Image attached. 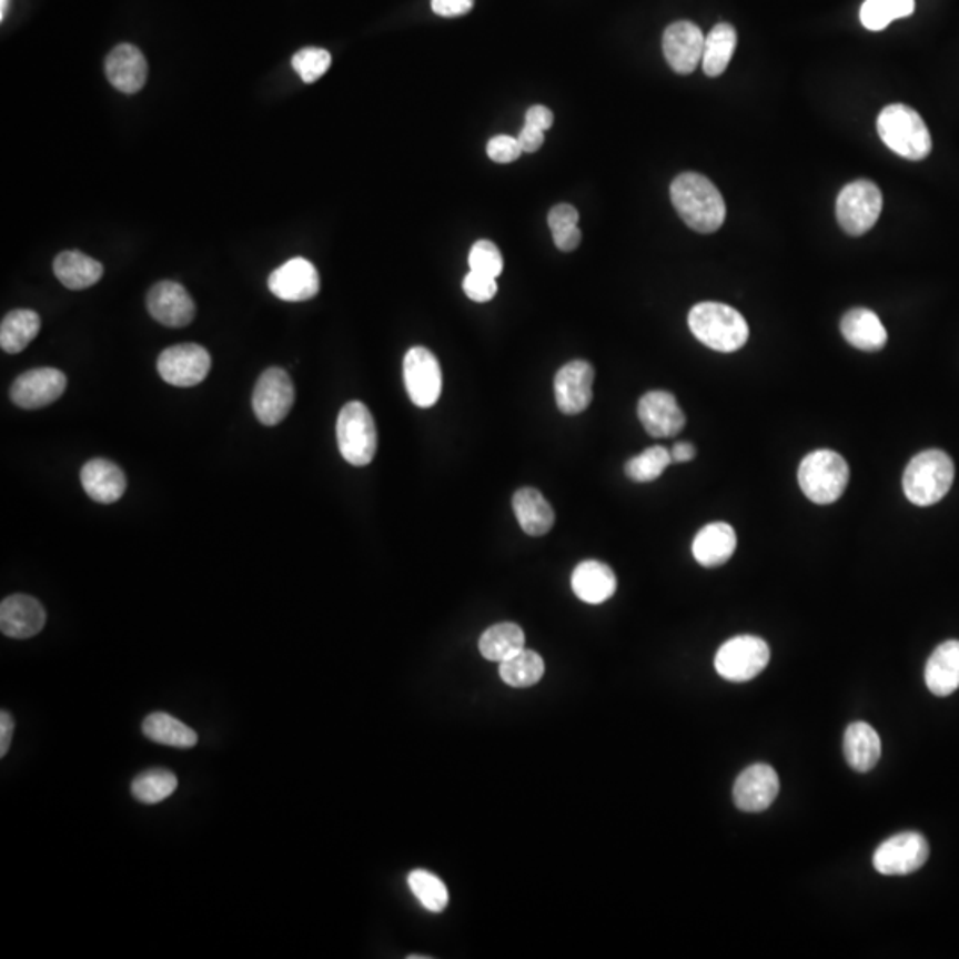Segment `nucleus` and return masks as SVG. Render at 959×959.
<instances>
[{
  "label": "nucleus",
  "instance_id": "1",
  "mask_svg": "<svg viewBox=\"0 0 959 959\" xmlns=\"http://www.w3.org/2000/svg\"><path fill=\"white\" fill-rule=\"evenodd\" d=\"M672 203L686 224L698 233H715L727 215L724 195L709 178L683 173L670 186Z\"/></svg>",
  "mask_w": 959,
  "mask_h": 959
},
{
  "label": "nucleus",
  "instance_id": "2",
  "mask_svg": "<svg viewBox=\"0 0 959 959\" xmlns=\"http://www.w3.org/2000/svg\"><path fill=\"white\" fill-rule=\"evenodd\" d=\"M688 324L698 342L725 354L739 351L750 336L745 316L721 302H700L693 306Z\"/></svg>",
  "mask_w": 959,
  "mask_h": 959
},
{
  "label": "nucleus",
  "instance_id": "3",
  "mask_svg": "<svg viewBox=\"0 0 959 959\" xmlns=\"http://www.w3.org/2000/svg\"><path fill=\"white\" fill-rule=\"evenodd\" d=\"M955 482V462L941 450H926L915 455L902 475V488L917 506L940 502Z\"/></svg>",
  "mask_w": 959,
  "mask_h": 959
},
{
  "label": "nucleus",
  "instance_id": "4",
  "mask_svg": "<svg viewBox=\"0 0 959 959\" xmlns=\"http://www.w3.org/2000/svg\"><path fill=\"white\" fill-rule=\"evenodd\" d=\"M881 141L902 159L923 160L931 153L932 141L922 115L902 103L885 107L878 115Z\"/></svg>",
  "mask_w": 959,
  "mask_h": 959
},
{
  "label": "nucleus",
  "instance_id": "5",
  "mask_svg": "<svg viewBox=\"0 0 959 959\" xmlns=\"http://www.w3.org/2000/svg\"><path fill=\"white\" fill-rule=\"evenodd\" d=\"M798 482L810 502L830 505L837 502L848 487V462L831 450L808 453L799 464Z\"/></svg>",
  "mask_w": 959,
  "mask_h": 959
},
{
  "label": "nucleus",
  "instance_id": "6",
  "mask_svg": "<svg viewBox=\"0 0 959 959\" xmlns=\"http://www.w3.org/2000/svg\"><path fill=\"white\" fill-rule=\"evenodd\" d=\"M337 448L352 466H369L377 453V426L363 402L343 405L336 423Z\"/></svg>",
  "mask_w": 959,
  "mask_h": 959
},
{
  "label": "nucleus",
  "instance_id": "7",
  "mask_svg": "<svg viewBox=\"0 0 959 959\" xmlns=\"http://www.w3.org/2000/svg\"><path fill=\"white\" fill-rule=\"evenodd\" d=\"M881 209H884V195L879 186L870 180L848 183L839 192L835 204L840 228L851 236L866 235L878 221Z\"/></svg>",
  "mask_w": 959,
  "mask_h": 959
},
{
  "label": "nucleus",
  "instance_id": "8",
  "mask_svg": "<svg viewBox=\"0 0 959 959\" xmlns=\"http://www.w3.org/2000/svg\"><path fill=\"white\" fill-rule=\"evenodd\" d=\"M769 657V645L759 636H734L718 648L715 668L730 683H746L763 674Z\"/></svg>",
  "mask_w": 959,
  "mask_h": 959
},
{
  "label": "nucleus",
  "instance_id": "9",
  "mask_svg": "<svg viewBox=\"0 0 959 959\" xmlns=\"http://www.w3.org/2000/svg\"><path fill=\"white\" fill-rule=\"evenodd\" d=\"M929 858V844L917 831H902L885 840L872 857V866L884 876H906L923 867Z\"/></svg>",
  "mask_w": 959,
  "mask_h": 959
},
{
  "label": "nucleus",
  "instance_id": "10",
  "mask_svg": "<svg viewBox=\"0 0 959 959\" xmlns=\"http://www.w3.org/2000/svg\"><path fill=\"white\" fill-rule=\"evenodd\" d=\"M404 384L416 407L428 408L440 402L443 373L440 361L425 346H413L405 354Z\"/></svg>",
  "mask_w": 959,
  "mask_h": 959
},
{
  "label": "nucleus",
  "instance_id": "11",
  "mask_svg": "<svg viewBox=\"0 0 959 959\" xmlns=\"http://www.w3.org/2000/svg\"><path fill=\"white\" fill-rule=\"evenodd\" d=\"M295 402V387L283 369L272 366L258 378L253 393V408L258 422L266 426L280 425L289 416Z\"/></svg>",
  "mask_w": 959,
  "mask_h": 959
},
{
  "label": "nucleus",
  "instance_id": "12",
  "mask_svg": "<svg viewBox=\"0 0 959 959\" xmlns=\"http://www.w3.org/2000/svg\"><path fill=\"white\" fill-rule=\"evenodd\" d=\"M210 366L212 357L209 351L195 343L169 346L159 355L157 363L160 377L178 387L198 386L209 375Z\"/></svg>",
  "mask_w": 959,
  "mask_h": 959
},
{
  "label": "nucleus",
  "instance_id": "13",
  "mask_svg": "<svg viewBox=\"0 0 959 959\" xmlns=\"http://www.w3.org/2000/svg\"><path fill=\"white\" fill-rule=\"evenodd\" d=\"M594 366L582 360L571 361L556 372L555 400L559 413L574 416L588 408L594 398Z\"/></svg>",
  "mask_w": 959,
  "mask_h": 959
},
{
  "label": "nucleus",
  "instance_id": "14",
  "mask_svg": "<svg viewBox=\"0 0 959 959\" xmlns=\"http://www.w3.org/2000/svg\"><path fill=\"white\" fill-rule=\"evenodd\" d=\"M780 793V780L769 764H754L736 778L734 804L743 812H763Z\"/></svg>",
  "mask_w": 959,
  "mask_h": 959
},
{
  "label": "nucleus",
  "instance_id": "15",
  "mask_svg": "<svg viewBox=\"0 0 959 959\" xmlns=\"http://www.w3.org/2000/svg\"><path fill=\"white\" fill-rule=\"evenodd\" d=\"M67 386V375L61 370H29L13 382L9 396L18 407L41 408L61 398Z\"/></svg>",
  "mask_w": 959,
  "mask_h": 959
},
{
  "label": "nucleus",
  "instance_id": "16",
  "mask_svg": "<svg viewBox=\"0 0 959 959\" xmlns=\"http://www.w3.org/2000/svg\"><path fill=\"white\" fill-rule=\"evenodd\" d=\"M706 36L695 23L675 22L666 27L663 34V53L672 70L680 75H688L697 70L704 55Z\"/></svg>",
  "mask_w": 959,
  "mask_h": 959
},
{
  "label": "nucleus",
  "instance_id": "17",
  "mask_svg": "<svg viewBox=\"0 0 959 959\" xmlns=\"http://www.w3.org/2000/svg\"><path fill=\"white\" fill-rule=\"evenodd\" d=\"M638 417L648 435L657 440L675 437L683 432L686 416L668 391H648L638 402Z\"/></svg>",
  "mask_w": 959,
  "mask_h": 959
},
{
  "label": "nucleus",
  "instance_id": "18",
  "mask_svg": "<svg viewBox=\"0 0 959 959\" xmlns=\"http://www.w3.org/2000/svg\"><path fill=\"white\" fill-rule=\"evenodd\" d=\"M269 290L281 301H310L320 292V275L306 258H292L269 275Z\"/></svg>",
  "mask_w": 959,
  "mask_h": 959
},
{
  "label": "nucleus",
  "instance_id": "19",
  "mask_svg": "<svg viewBox=\"0 0 959 959\" xmlns=\"http://www.w3.org/2000/svg\"><path fill=\"white\" fill-rule=\"evenodd\" d=\"M148 311L159 324L185 327L195 315L194 301L176 281H160L148 293Z\"/></svg>",
  "mask_w": 959,
  "mask_h": 959
},
{
  "label": "nucleus",
  "instance_id": "20",
  "mask_svg": "<svg viewBox=\"0 0 959 959\" xmlns=\"http://www.w3.org/2000/svg\"><path fill=\"white\" fill-rule=\"evenodd\" d=\"M47 622L43 604L31 595H9L0 604V629L9 638L27 639L41 633Z\"/></svg>",
  "mask_w": 959,
  "mask_h": 959
},
{
  "label": "nucleus",
  "instance_id": "21",
  "mask_svg": "<svg viewBox=\"0 0 959 959\" xmlns=\"http://www.w3.org/2000/svg\"><path fill=\"white\" fill-rule=\"evenodd\" d=\"M105 75L121 93H139L148 79V62L133 44L121 43L105 59Z\"/></svg>",
  "mask_w": 959,
  "mask_h": 959
},
{
  "label": "nucleus",
  "instance_id": "22",
  "mask_svg": "<svg viewBox=\"0 0 959 959\" xmlns=\"http://www.w3.org/2000/svg\"><path fill=\"white\" fill-rule=\"evenodd\" d=\"M80 482L93 502L111 505L118 502L127 491V476L120 466L105 458H93L85 462L80 471Z\"/></svg>",
  "mask_w": 959,
  "mask_h": 959
},
{
  "label": "nucleus",
  "instance_id": "23",
  "mask_svg": "<svg viewBox=\"0 0 959 959\" xmlns=\"http://www.w3.org/2000/svg\"><path fill=\"white\" fill-rule=\"evenodd\" d=\"M737 547L736 532L727 523H710L693 538V556L701 567H719L733 558Z\"/></svg>",
  "mask_w": 959,
  "mask_h": 959
},
{
  "label": "nucleus",
  "instance_id": "24",
  "mask_svg": "<svg viewBox=\"0 0 959 959\" xmlns=\"http://www.w3.org/2000/svg\"><path fill=\"white\" fill-rule=\"evenodd\" d=\"M840 333L861 352H878L887 345V329L875 311L867 307L849 310L840 320Z\"/></svg>",
  "mask_w": 959,
  "mask_h": 959
},
{
  "label": "nucleus",
  "instance_id": "25",
  "mask_svg": "<svg viewBox=\"0 0 959 959\" xmlns=\"http://www.w3.org/2000/svg\"><path fill=\"white\" fill-rule=\"evenodd\" d=\"M571 583L577 599L588 604L606 603L617 590V576L608 565L597 559H586L577 565Z\"/></svg>",
  "mask_w": 959,
  "mask_h": 959
},
{
  "label": "nucleus",
  "instance_id": "26",
  "mask_svg": "<svg viewBox=\"0 0 959 959\" xmlns=\"http://www.w3.org/2000/svg\"><path fill=\"white\" fill-rule=\"evenodd\" d=\"M923 677L937 697H949L959 688V639H947L932 650Z\"/></svg>",
  "mask_w": 959,
  "mask_h": 959
},
{
  "label": "nucleus",
  "instance_id": "27",
  "mask_svg": "<svg viewBox=\"0 0 959 959\" xmlns=\"http://www.w3.org/2000/svg\"><path fill=\"white\" fill-rule=\"evenodd\" d=\"M512 508L521 528L529 537L546 535L555 524V512L537 488H519L512 499Z\"/></svg>",
  "mask_w": 959,
  "mask_h": 959
},
{
  "label": "nucleus",
  "instance_id": "28",
  "mask_svg": "<svg viewBox=\"0 0 959 959\" xmlns=\"http://www.w3.org/2000/svg\"><path fill=\"white\" fill-rule=\"evenodd\" d=\"M844 757L855 771L867 773L881 759V739L866 721H855L844 733Z\"/></svg>",
  "mask_w": 959,
  "mask_h": 959
},
{
  "label": "nucleus",
  "instance_id": "29",
  "mask_svg": "<svg viewBox=\"0 0 959 959\" xmlns=\"http://www.w3.org/2000/svg\"><path fill=\"white\" fill-rule=\"evenodd\" d=\"M53 274L70 290H85L102 280L103 265L80 251H64L53 260Z\"/></svg>",
  "mask_w": 959,
  "mask_h": 959
},
{
  "label": "nucleus",
  "instance_id": "30",
  "mask_svg": "<svg viewBox=\"0 0 959 959\" xmlns=\"http://www.w3.org/2000/svg\"><path fill=\"white\" fill-rule=\"evenodd\" d=\"M142 734L150 741L174 748H192L198 745V734L189 725L183 724L168 713H153L142 721Z\"/></svg>",
  "mask_w": 959,
  "mask_h": 959
},
{
  "label": "nucleus",
  "instance_id": "31",
  "mask_svg": "<svg viewBox=\"0 0 959 959\" xmlns=\"http://www.w3.org/2000/svg\"><path fill=\"white\" fill-rule=\"evenodd\" d=\"M41 319L32 310H14L0 324V346L8 354L26 351L27 345L38 336Z\"/></svg>",
  "mask_w": 959,
  "mask_h": 959
},
{
  "label": "nucleus",
  "instance_id": "32",
  "mask_svg": "<svg viewBox=\"0 0 959 959\" xmlns=\"http://www.w3.org/2000/svg\"><path fill=\"white\" fill-rule=\"evenodd\" d=\"M480 653L488 662L503 663L524 648V630L512 622L488 627L478 642Z\"/></svg>",
  "mask_w": 959,
  "mask_h": 959
},
{
  "label": "nucleus",
  "instance_id": "33",
  "mask_svg": "<svg viewBox=\"0 0 959 959\" xmlns=\"http://www.w3.org/2000/svg\"><path fill=\"white\" fill-rule=\"evenodd\" d=\"M737 44V32L730 23H718V26L706 36L704 55H701V68L709 77H719L727 70L728 62L733 59Z\"/></svg>",
  "mask_w": 959,
  "mask_h": 959
},
{
  "label": "nucleus",
  "instance_id": "34",
  "mask_svg": "<svg viewBox=\"0 0 959 959\" xmlns=\"http://www.w3.org/2000/svg\"><path fill=\"white\" fill-rule=\"evenodd\" d=\"M546 672L544 659L535 650L523 648L511 659L499 663V677L512 688H529L542 679Z\"/></svg>",
  "mask_w": 959,
  "mask_h": 959
},
{
  "label": "nucleus",
  "instance_id": "35",
  "mask_svg": "<svg viewBox=\"0 0 959 959\" xmlns=\"http://www.w3.org/2000/svg\"><path fill=\"white\" fill-rule=\"evenodd\" d=\"M178 778L168 769L153 768L133 778L132 795L141 804L155 805L173 795Z\"/></svg>",
  "mask_w": 959,
  "mask_h": 959
},
{
  "label": "nucleus",
  "instance_id": "36",
  "mask_svg": "<svg viewBox=\"0 0 959 959\" xmlns=\"http://www.w3.org/2000/svg\"><path fill=\"white\" fill-rule=\"evenodd\" d=\"M407 884L411 892L414 894L425 910L432 911V913H441V911L446 910L450 902L448 888L437 876L425 869H416L408 875Z\"/></svg>",
  "mask_w": 959,
  "mask_h": 959
},
{
  "label": "nucleus",
  "instance_id": "37",
  "mask_svg": "<svg viewBox=\"0 0 959 959\" xmlns=\"http://www.w3.org/2000/svg\"><path fill=\"white\" fill-rule=\"evenodd\" d=\"M915 11V0H866L861 4V26L869 31H884L894 20L910 17Z\"/></svg>",
  "mask_w": 959,
  "mask_h": 959
},
{
  "label": "nucleus",
  "instance_id": "38",
  "mask_svg": "<svg viewBox=\"0 0 959 959\" xmlns=\"http://www.w3.org/2000/svg\"><path fill=\"white\" fill-rule=\"evenodd\" d=\"M672 462L674 461H672L670 450L663 448V446H650L636 457L629 458L624 471H626L627 478L633 480V482L647 484V482L659 478Z\"/></svg>",
  "mask_w": 959,
  "mask_h": 959
},
{
  "label": "nucleus",
  "instance_id": "39",
  "mask_svg": "<svg viewBox=\"0 0 959 959\" xmlns=\"http://www.w3.org/2000/svg\"><path fill=\"white\" fill-rule=\"evenodd\" d=\"M292 67L306 84H311V82H316L320 77L324 75L329 67H331V53L324 49L307 47V49L299 50L293 55Z\"/></svg>",
  "mask_w": 959,
  "mask_h": 959
},
{
  "label": "nucleus",
  "instance_id": "40",
  "mask_svg": "<svg viewBox=\"0 0 959 959\" xmlns=\"http://www.w3.org/2000/svg\"><path fill=\"white\" fill-rule=\"evenodd\" d=\"M471 271L497 277L503 271V256L491 240H478L470 251Z\"/></svg>",
  "mask_w": 959,
  "mask_h": 959
},
{
  "label": "nucleus",
  "instance_id": "41",
  "mask_svg": "<svg viewBox=\"0 0 959 959\" xmlns=\"http://www.w3.org/2000/svg\"><path fill=\"white\" fill-rule=\"evenodd\" d=\"M462 289L466 292L467 297L475 302L493 301L497 292L496 277H491L487 274L470 271V274L462 281Z\"/></svg>",
  "mask_w": 959,
  "mask_h": 959
},
{
  "label": "nucleus",
  "instance_id": "42",
  "mask_svg": "<svg viewBox=\"0 0 959 959\" xmlns=\"http://www.w3.org/2000/svg\"><path fill=\"white\" fill-rule=\"evenodd\" d=\"M523 153L517 138L512 135H496L487 142L488 159H493L497 164H511L514 160L519 159Z\"/></svg>",
  "mask_w": 959,
  "mask_h": 959
},
{
  "label": "nucleus",
  "instance_id": "43",
  "mask_svg": "<svg viewBox=\"0 0 959 959\" xmlns=\"http://www.w3.org/2000/svg\"><path fill=\"white\" fill-rule=\"evenodd\" d=\"M579 221V212L574 209L573 204L559 203L551 209L547 215V224L551 231L562 230V228L577 226Z\"/></svg>",
  "mask_w": 959,
  "mask_h": 959
},
{
  "label": "nucleus",
  "instance_id": "44",
  "mask_svg": "<svg viewBox=\"0 0 959 959\" xmlns=\"http://www.w3.org/2000/svg\"><path fill=\"white\" fill-rule=\"evenodd\" d=\"M475 0H432V11L440 17L453 18L470 13Z\"/></svg>",
  "mask_w": 959,
  "mask_h": 959
},
{
  "label": "nucleus",
  "instance_id": "45",
  "mask_svg": "<svg viewBox=\"0 0 959 959\" xmlns=\"http://www.w3.org/2000/svg\"><path fill=\"white\" fill-rule=\"evenodd\" d=\"M553 240L559 251H574L577 245L582 244V231L577 226L562 228V230L553 231Z\"/></svg>",
  "mask_w": 959,
  "mask_h": 959
},
{
  "label": "nucleus",
  "instance_id": "46",
  "mask_svg": "<svg viewBox=\"0 0 959 959\" xmlns=\"http://www.w3.org/2000/svg\"><path fill=\"white\" fill-rule=\"evenodd\" d=\"M553 120H555V115L544 105L529 107L526 115H524V124L544 130V132L553 127Z\"/></svg>",
  "mask_w": 959,
  "mask_h": 959
},
{
  "label": "nucleus",
  "instance_id": "47",
  "mask_svg": "<svg viewBox=\"0 0 959 959\" xmlns=\"http://www.w3.org/2000/svg\"><path fill=\"white\" fill-rule=\"evenodd\" d=\"M517 141H519L523 151H526V153H535V151L541 150L542 144H544V130L535 129V127H529V124H524Z\"/></svg>",
  "mask_w": 959,
  "mask_h": 959
},
{
  "label": "nucleus",
  "instance_id": "48",
  "mask_svg": "<svg viewBox=\"0 0 959 959\" xmlns=\"http://www.w3.org/2000/svg\"><path fill=\"white\" fill-rule=\"evenodd\" d=\"M14 719L8 710L0 713V757H6L13 739Z\"/></svg>",
  "mask_w": 959,
  "mask_h": 959
},
{
  "label": "nucleus",
  "instance_id": "49",
  "mask_svg": "<svg viewBox=\"0 0 959 959\" xmlns=\"http://www.w3.org/2000/svg\"><path fill=\"white\" fill-rule=\"evenodd\" d=\"M670 453L672 461L680 462V464H683V462L693 461L695 455H697V450H695V446H693L692 443H677L674 448L670 450Z\"/></svg>",
  "mask_w": 959,
  "mask_h": 959
},
{
  "label": "nucleus",
  "instance_id": "50",
  "mask_svg": "<svg viewBox=\"0 0 959 959\" xmlns=\"http://www.w3.org/2000/svg\"><path fill=\"white\" fill-rule=\"evenodd\" d=\"M9 0H0V20H4Z\"/></svg>",
  "mask_w": 959,
  "mask_h": 959
}]
</instances>
